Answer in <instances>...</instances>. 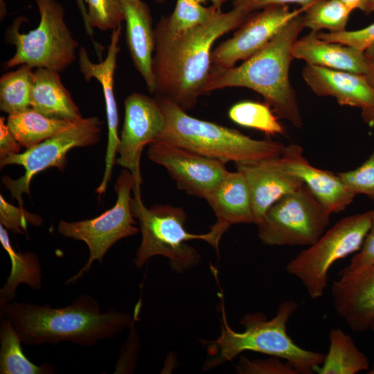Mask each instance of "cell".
<instances>
[{
    "label": "cell",
    "mask_w": 374,
    "mask_h": 374,
    "mask_svg": "<svg viewBox=\"0 0 374 374\" xmlns=\"http://www.w3.org/2000/svg\"><path fill=\"white\" fill-rule=\"evenodd\" d=\"M251 14L235 8L221 10L206 23L181 30L170 29L161 17L154 27L155 95L170 99L185 111L192 109L204 94L215 42L240 27Z\"/></svg>",
    "instance_id": "cell-1"
},
{
    "label": "cell",
    "mask_w": 374,
    "mask_h": 374,
    "mask_svg": "<svg viewBox=\"0 0 374 374\" xmlns=\"http://www.w3.org/2000/svg\"><path fill=\"white\" fill-rule=\"evenodd\" d=\"M0 314L11 322L21 342L30 346L71 341L92 346L114 337L132 321L125 312L103 313L97 300L89 294L58 308L12 301L0 305Z\"/></svg>",
    "instance_id": "cell-2"
},
{
    "label": "cell",
    "mask_w": 374,
    "mask_h": 374,
    "mask_svg": "<svg viewBox=\"0 0 374 374\" xmlns=\"http://www.w3.org/2000/svg\"><path fill=\"white\" fill-rule=\"evenodd\" d=\"M303 12L289 21L262 48L241 64L230 68L211 66L204 94L227 87L251 89L262 96L278 118L301 127L303 119L289 71L294 59L293 45L304 28Z\"/></svg>",
    "instance_id": "cell-3"
},
{
    "label": "cell",
    "mask_w": 374,
    "mask_h": 374,
    "mask_svg": "<svg viewBox=\"0 0 374 374\" xmlns=\"http://www.w3.org/2000/svg\"><path fill=\"white\" fill-rule=\"evenodd\" d=\"M222 299L221 335L216 340L209 342L208 351L213 357L206 362L204 369L230 361L245 350L280 358L292 364L299 374L314 373L323 363L324 353L300 347L287 333V324L298 309L296 301L283 302L276 315L269 320L259 312L245 315L240 321L244 330L239 332L229 327Z\"/></svg>",
    "instance_id": "cell-4"
},
{
    "label": "cell",
    "mask_w": 374,
    "mask_h": 374,
    "mask_svg": "<svg viewBox=\"0 0 374 374\" xmlns=\"http://www.w3.org/2000/svg\"><path fill=\"white\" fill-rule=\"evenodd\" d=\"M155 98L165 119L163 131L156 141L236 165L279 157L285 148L278 141L254 139L235 129L193 117L166 97L156 96Z\"/></svg>",
    "instance_id": "cell-5"
},
{
    "label": "cell",
    "mask_w": 374,
    "mask_h": 374,
    "mask_svg": "<svg viewBox=\"0 0 374 374\" xmlns=\"http://www.w3.org/2000/svg\"><path fill=\"white\" fill-rule=\"evenodd\" d=\"M39 12L38 26L28 33L20 32L26 20L15 19L6 33V41L15 46V54L5 63L8 69L22 64L62 72L76 57L78 41L64 19V10L56 0H35Z\"/></svg>",
    "instance_id": "cell-6"
},
{
    "label": "cell",
    "mask_w": 374,
    "mask_h": 374,
    "mask_svg": "<svg viewBox=\"0 0 374 374\" xmlns=\"http://www.w3.org/2000/svg\"><path fill=\"white\" fill-rule=\"evenodd\" d=\"M134 218L139 221L141 242L134 260L140 268L152 256L166 257L171 267L177 272L195 266L199 261L198 252L187 242L193 240L207 241V234H194L185 227L186 213L181 207L157 204L147 208L141 197L131 200Z\"/></svg>",
    "instance_id": "cell-7"
},
{
    "label": "cell",
    "mask_w": 374,
    "mask_h": 374,
    "mask_svg": "<svg viewBox=\"0 0 374 374\" xmlns=\"http://www.w3.org/2000/svg\"><path fill=\"white\" fill-rule=\"evenodd\" d=\"M371 223V211L341 219L287 263V273L301 281L312 299L322 297L330 267L359 251Z\"/></svg>",
    "instance_id": "cell-8"
},
{
    "label": "cell",
    "mask_w": 374,
    "mask_h": 374,
    "mask_svg": "<svg viewBox=\"0 0 374 374\" xmlns=\"http://www.w3.org/2000/svg\"><path fill=\"white\" fill-rule=\"evenodd\" d=\"M331 213L303 184L265 213L258 236L269 246H310L326 231Z\"/></svg>",
    "instance_id": "cell-9"
},
{
    "label": "cell",
    "mask_w": 374,
    "mask_h": 374,
    "mask_svg": "<svg viewBox=\"0 0 374 374\" xmlns=\"http://www.w3.org/2000/svg\"><path fill=\"white\" fill-rule=\"evenodd\" d=\"M134 181L131 172L121 171L115 184L117 199L115 205L99 216L90 220L76 222L60 221L57 233L61 235L84 242L89 250V257L84 266L66 283H72L87 272L97 260L100 262L107 251L117 241L134 235L139 229L131 208V191L134 190Z\"/></svg>",
    "instance_id": "cell-10"
},
{
    "label": "cell",
    "mask_w": 374,
    "mask_h": 374,
    "mask_svg": "<svg viewBox=\"0 0 374 374\" xmlns=\"http://www.w3.org/2000/svg\"><path fill=\"white\" fill-rule=\"evenodd\" d=\"M102 123L97 116L82 118L70 127L56 135L30 147L22 153L10 155L0 159L1 168L8 165L24 167V175L13 180L8 176L2 183L8 189L19 206L23 207L22 194L30 195V184L33 177L39 172L55 167L63 170L67 152L76 147L89 146L100 139Z\"/></svg>",
    "instance_id": "cell-11"
},
{
    "label": "cell",
    "mask_w": 374,
    "mask_h": 374,
    "mask_svg": "<svg viewBox=\"0 0 374 374\" xmlns=\"http://www.w3.org/2000/svg\"><path fill=\"white\" fill-rule=\"evenodd\" d=\"M124 108L116 163L131 172L134 181V196L141 197V153L146 145L159 139L164 127V115L155 98L140 93L129 95L124 101Z\"/></svg>",
    "instance_id": "cell-12"
},
{
    "label": "cell",
    "mask_w": 374,
    "mask_h": 374,
    "mask_svg": "<svg viewBox=\"0 0 374 374\" xmlns=\"http://www.w3.org/2000/svg\"><path fill=\"white\" fill-rule=\"evenodd\" d=\"M148 156L166 169L178 188L205 199L229 172L222 161L163 141L150 143Z\"/></svg>",
    "instance_id": "cell-13"
},
{
    "label": "cell",
    "mask_w": 374,
    "mask_h": 374,
    "mask_svg": "<svg viewBox=\"0 0 374 374\" xmlns=\"http://www.w3.org/2000/svg\"><path fill=\"white\" fill-rule=\"evenodd\" d=\"M306 7L290 10L287 5H274L251 13L229 39L211 53L212 66L230 68L262 48L292 19Z\"/></svg>",
    "instance_id": "cell-14"
},
{
    "label": "cell",
    "mask_w": 374,
    "mask_h": 374,
    "mask_svg": "<svg viewBox=\"0 0 374 374\" xmlns=\"http://www.w3.org/2000/svg\"><path fill=\"white\" fill-rule=\"evenodd\" d=\"M121 32V25L112 30L106 57L100 62H93L89 59L88 53L84 47H81L78 52V66L80 72L86 81L89 82L94 78L101 84L105 103L108 141L105 172L102 181L96 190L99 197L105 193L107 184L110 181L117 148L120 142L118 134V115L114 87L117 56L120 51L119 42Z\"/></svg>",
    "instance_id": "cell-15"
},
{
    "label": "cell",
    "mask_w": 374,
    "mask_h": 374,
    "mask_svg": "<svg viewBox=\"0 0 374 374\" xmlns=\"http://www.w3.org/2000/svg\"><path fill=\"white\" fill-rule=\"evenodd\" d=\"M206 200L217 218L206 233V242L216 250L222 235L231 225L254 224L250 188L238 170L229 171Z\"/></svg>",
    "instance_id": "cell-16"
},
{
    "label": "cell",
    "mask_w": 374,
    "mask_h": 374,
    "mask_svg": "<svg viewBox=\"0 0 374 374\" xmlns=\"http://www.w3.org/2000/svg\"><path fill=\"white\" fill-rule=\"evenodd\" d=\"M303 153L299 145H285L278 159L287 171L300 178L331 214L344 211L356 195L347 189L337 173L313 166Z\"/></svg>",
    "instance_id": "cell-17"
},
{
    "label": "cell",
    "mask_w": 374,
    "mask_h": 374,
    "mask_svg": "<svg viewBox=\"0 0 374 374\" xmlns=\"http://www.w3.org/2000/svg\"><path fill=\"white\" fill-rule=\"evenodd\" d=\"M331 292L336 312L352 330L371 329L374 321V265L355 274L339 276Z\"/></svg>",
    "instance_id": "cell-18"
},
{
    "label": "cell",
    "mask_w": 374,
    "mask_h": 374,
    "mask_svg": "<svg viewBox=\"0 0 374 374\" xmlns=\"http://www.w3.org/2000/svg\"><path fill=\"white\" fill-rule=\"evenodd\" d=\"M278 158L236 165V170L244 174L249 184L256 225L271 206L303 185L300 178L282 166Z\"/></svg>",
    "instance_id": "cell-19"
},
{
    "label": "cell",
    "mask_w": 374,
    "mask_h": 374,
    "mask_svg": "<svg viewBox=\"0 0 374 374\" xmlns=\"http://www.w3.org/2000/svg\"><path fill=\"white\" fill-rule=\"evenodd\" d=\"M302 77L318 96H330L341 106L374 107V90L364 75L305 64Z\"/></svg>",
    "instance_id": "cell-20"
},
{
    "label": "cell",
    "mask_w": 374,
    "mask_h": 374,
    "mask_svg": "<svg viewBox=\"0 0 374 374\" xmlns=\"http://www.w3.org/2000/svg\"><path fill=\"white\" fill-rule=\"evenodd\" d=\"M126 27V42L134 65L147 89L154 93L156 82L152 71L154 28L148 6L141 0H121Z\"/></svg>",
    "instance_id": "cell-21"
},
{
    "label": "cell",
    "mask_w": 374,
    "mask_h": 374,
    "mask_svg": "<svg viewBox=\"0 0 374 374\" xmlns=\"http://www.w3.org/2000/svg\"><path fill=\"white\" fill-rule=\"evenodd\" d=\"M294 59L306 64L365 75L366 63L364 51L339 43L320 39L311 31L297 39L292 47Z\"/></svg>",
    "instance_id": "cell-22"
},
{
    "label": "cell",
    "mask_w": 374,
    "mask_h": 374,
    "mask_svg": "<svg viewBox=\"0 0 374 374\" xmlns=\"http://www.w3.org/2000/svg\"><path fill=\"white\" fill-rule=\"evenodd\" d=\"M30 101L33 109L48 118L72 122L82 118L59 72L54 70L37 68L33 71Z\"/></svg>",
    "instance_id": "cell-23"
},
{
    "label": "cell",
    "mask_w": 374,
    "mask_h": 374,
    "mask_svg": "<svg viewBox=\"0 0 374 374\" xmlns=\"http://www.w3.org/2000/svg\"><path fill=\"white\" fill-rule=\"evenodd\" d=\"M366 355L357 346L352 337L340 328L329 333V348L323 363L314 373L318 374H357L368 371Z\"/></svg>",
    "instance_id": "cell-24"
},
{
    "label": "cell",
    "mask_w": 374,
    "mask_h": 374,
    "mask_svg": "<svg viewBox=\"0 0 374 374\" xmlns=\"http://www.w3.org/2000/svg\"><path fill=\"white\" fill-rule=\"evenodd\" d=\"M0 242L11 260V271L0 290V305L14 301L17 287L27 284L31 289L42 288V269L37 256L30 251H16L12 247L5 227L0 224Z\"/></svg>",
    "instance_id": "cell-25"
},
{
    "label": "cell",
    "mask_w": 374,
    "mask_h": 374,
    "mask_svg": "<svg viewBox=\"0 0 374 374\" xmlns=\"http://www.w3.org/2000/svg\"><path fill=\"white\" fill-rule=\"evenodd\" d=\"M75 122L48 118L32 107L9 115L7 119L10 130L21 146L26 149L70 127Z\"/></svg>",
    "instance_id": "cell-26"
},
{
    "label": "cell",
    "mask_w": 374,
    "mask_h": 374,
    "mask_svg": "<svg viewBox=\"0 0 374 374\" xmlns=\"http://www.w3.org/2000/svg\"><path fill=\"white\" fill-rule=\"evenodd\" d=\"M21 341L11 322L1 317L0 373L1 374H51L53 365L44 362L36 365L24 354Z\"/></svg>",
    "instance_id": "cell-27"
},
{
    "label": "cell",
    "mask_w": 374,
    "mask_h": 374,
    "mask_svg": "<svg viewBox=\"0 0 374 374\" xmlns=\"http://www.w3.org/2000/svg\"><path fill=\"white\" fill-rule=\"evenodd\" d=\"M22 64L15 71L3 74L0 78V109L8 115L24 112L31 107L30 95L33 71Z\"/></svg>",
    "instance_id": "cell-28"
},
{
    "label": "cell",
    "mask_w": 374,
    "mask_h": 374,
    "mask_svg": "<svg viewBox=\"0 0 374 374\" xmlns=\"http://www.w3.org/2000/svg\"><path fill=\"white\" fill-rule=\"evenodd\" d=\"M351 12L339 0H314L304 10V28L316 33L321 30L330 33L343 31Z\"/></svg>",
    "instance_id": "cell-29"
},
{
    "label": "cell",
    "mask_w": 374,
    "mask_h": 374,
    "mask_svg": "<svg viewBox=\"0 0 374 374\" xmlns=\"http://www.w3.org/2000/svg\"><path fill=\"white\" fill-rule=\"evenodd\" d=\"M269 105L255 101H242L233 105L228 112L235 123L253 128L269 135L284 134L285 130Z\"/></svg>",
    "instance_id": "cell-30"
},
{
    "label": "cell",
    "mask_w": 374,
    "mask_h": 374,
    "mask_svg": "<svg viewBox=\"0 0 374 374\" xmlns=\"http://www.w3.org/2000/svg\"><path fill=\"white\" fill-rule=\"evenodd\" d=\"M221 10L212 5L205 7L197 0H177L172 14L162 17L170 29L181 30L206 23Z\"/></svg>",
    "instance_id": "cell-31"
},
{
    "label": "cell",
    "mask_w": 374,
    "mask_h": 374,
    "mask_svg": "<svg viewBox=\"0 0 374 374\" xmlns=\"http://www.w3.org/2000/svg\"><path fill=\"white\" fill-rule=\"evenodd\" d=\"M84 3L88 24L92 30H113L125 19L121 0H84Z\"/></svg>",
    "instance_id": "cell-32"
},
{
    "label": "cell",
    "mask_w": 374,
    "mask_h": 374,
    "mask_svg": "<svg viewBox=\"0 0 374 374\" xmlns=\"http://www.w3.org/2000/svg\"><path fill=\"white\" fill-rule=\"evenodd\" d=\"M347 189L354 195H364L374 203V148L357 168L337 173Z\"/></svg>",
    "instance_id": "cell-33"
},
{
    "label": "cell",
    "mask_w": 374,
    "mask_h": 374,
    "mask_svg": "<svg viewBox=\"0 0 374 374\" xmlns=\"http://www.w3.org/2000/svg\"><path fill=\"white\" fill-rule=\"evenodd\" d=\"M0 222L5 228L16 233H27L28 224L40 226L43 221L37 214L28 212L22 206L16 207L0 195Z\"/></svg>",
    "instance_id": "cell-34"
},
{
    "label": "cell",
    "mask_w": 374,
    "mask_h": 374,
    "mask_svg": "<svg viewBox=\"0 0 374 374\" xmlns=\"http://www.w3.org/2000/svg\"><path fill=\"white\" fill-rule=\"evenodd\" d=\"M236 371L242 374H299L289 362L273 357L265 359H250L241 357Z\"/></svg>",
    "instance_id": "cell-35"
},
{
    "label": "cell",
    "mask_w": 374,
    "mask_h": 374,
    "mask_svg": "<svg viewBox=\"0 0 374 374\" xmlns=\"http://www.w3.org/2000/svg\"><path fill=\"white\" fill-rule=\"evenodd\" d=\"M318 37L325 41L339 43L364 51L374 43V22L355 30L317 33Z\"/></svg>",
    "instance_id": "cell-36"
},
{
    "label": "cell",
    "mask_w": 374,
    "mask_h": 374,
    "mask_svg": "<svg viewBox=\"0 0 374 374\" xmlns=\"http://www.w3.org/2000/svg\"><path fill=\"white\" fill-rule=\"evenodd\" d=\"M371 226L364 242L349 264L340 272V276L355 274L374 265V210L371 211Z\"/></svg>",
    "instance_id": "cell-37"
},
{
    "label": "cell",
    "mask_w": 374,
    "mask_h": 374,
    "mask_svg": "<svg viewBox=\"0 0 374 374\" xmlns=\"http://www.w3.org/2000/svg\"><path fill=\"white\" fill-rule=\"evenodd\" d=\"M314 0H233V8H239L249 13H253L266 7L274 5L299 4L307 7Z\"/></svg>",
    "instance_id": "cell-38"
},
{
    "label": "cell",
    "mask_w": 374,
    "mask_h": 374,
    "mask_svg": "<svg viewBox=\"0 0 374 374\" xmlns=\"http://www.w3.org/2000/svg\"><path fill=\"white\" fill-rule=\"evenodd\" d=\"M21 145L10 130L5 118H0V159L19 152Z\"/></svg>",
    "instance_id": "cell-39"
},
{
    "label": "cell",
    "mask_w": 374,
    "mask_h": 374,
    "mask_svg": "<svg viewBox=\"0 0 374 374\" xmlns=\"http://www.w3.org/2000/svg\"><path fill=\"white\" fill-rule=\"evenodd\" d=\"M364 54L366 63V72L364 75L374 90V43L364 51Z\"/></svg>",
    "instance_id": "cell-40"
},
{
    "label": "cell",
    "mask_w": 374,
    "mask_h": 374,
    "mask_svg": "<svg viewBox=\"0 0 374 374\" xmlns=\"http://www.w3.org/2000/svg\"><path fill=\"white\" fill-rule=\"evenodd\" d=\"M75 1H76V4L78 6V8L79 9V11L80 12V15H81V17L84 23L85 31L87 34L91 37L93 46L96 49V51L97 53H99L103 50V48L100 44L96 42L93 39V30H92L88 24L87 11L84 0H75Z\"/></svg>",
    "instance_id": "cell-41"
},
{
    "label": "cell",
    "mask_w": 374,
    "mask_h": 374,
    "mask_svg": "<svg viewBox=\"0 0 374 374\" xmlns=\"http://www.w3.org/2000/svg\"><path fill=\"white\" fill-rule=\"evenodd\" d=\"M352 11L358 9L365 12L369 0H339Z\"/></svg>",
    "instance_id": "cell-42"
},
{
    "label": "cell",
    "mask_w": 374,
    "mask_h": 374,
    "mask_svg": "<svg viewBox=\"0 0 374 374\" xmlns=\"http://www.w3.org/2000/svg\"><path fill=\"white\" fill-rule=\"evenodd\" d=\"M361 110L363 121L368 125L374 126V107Z\"/></svg>",
    "instance_id": "cell-43"
},
{
    "label": "cell",
    "mask_w": 374,
    "mask_h": 374,
    "mask_svg": "<svg viewBox=\"0 0 374 374\" xmlns=\"http://www.w3.org/2000/svg\"><path fill=\"white\" fill-rule=\"evenodd\" d=\"M201 3H206L207 2H210L212 6H214L217 8L222 10V6L224 3H225L227 0H197Z\"/></svg>",
    "instance_id": "cell-44"
},
{
    "label": "cell",
    "mask_w": 374,
    "mask_h": 374,
    "mask_svg": "<svg viewBox=\"0 0 374 374\" xmlns=\"http://www.w3.org/2000/svg\"><path fill=\"white\" fill-rule=\"evenodd\" d=\"M364 12L366 14L374 12V0H369Z\"/></svg>",
    "instance_id": "cell-45"
},
{
    "label": "cell",
    "mask_w": 374,
    "mask_h": 374,
    "mask_svg": "<svg viewBox=\"0 0 374 374\" xmlns=\"http://www.w3.org/2000/svg\"><path fill=\"white\" fill-rule=\"evenodd\" d=\"M367 373H368V374H374V364H373V366L371 367L370 366Z\"/></svg>",
    "instance_id": "cell-46"
},
{
    "label": "cell",
    "mask_w": 374,
    "mask_h": 374,
    "mask_svg": "<svg viewBox=\"0 0 374 374\" xmlns=\"http://www.w3.org/2000/svg\"><path fill=\"white\" fill-rule=\"evenodd\" d=\"M155 1L157 3H164L166 1V0H155Z\"/></svg>",
    "instance_id": "cell-47"
},
{
    "label": "cell",
    "mask_w": 374,
    "mask_h": 374,
    "mask_svg": "<svg viewBox=\"0 0 374 374\" xmlns=\"http://www.w3.org/2000/svg\"><path fill=\"white\" fill-rule=\"evenodd\" d=\"M373 332L374 333V321H373L372 324H371V329Z\"/></svg>",
    "instance_id": "cell-48"
}]
</instances>
